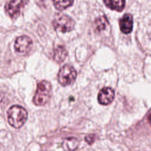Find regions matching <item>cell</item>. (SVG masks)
Instances as JSON below:
<instances>
[{
	"mask_svg": "<svg viewBox=\"0 0 151 151\" xmlns=\"http://www.w3.org/2000/svg\"><path fill=\"white\" fill-rule=\"evenodd\" d=\"M7 116L9 124L14 128L19 129L26 122L28 113L23 107L19 105H14L8 109Z\"/></svg>",
	"mask_w": 151,
	"mask_h": 151,
	"instance_id": "6da1fadb",
	"label": "cell"
},
{
	"mask_svg": "<svg viewBox=\"0 0 151 151\" xmlns=\"http://www.w3.org/2000/svg\"><path fill=\"white\" fill-rule=\"evenodd\" d=\"M51 86L50 83L43 80L38 84L37 91L33 98V103L36 106L45 105L50 99Z\"/></svg>",
	"mask_w": 151,
	"mask_h": 151,
	"instance_id": "7a4b0ae2",
	"label": "cell"
},
{
	"mask_svg": "<svg viewBox=\"0 0 151 151\" xmlns=\"http://www.w3.org/2000/svg\"><path fill=\"white\" fill-rule=\"evenodd\" d=\"M52 24L56 31L67 32L73 29L75 22L71 18L66 15L58 14L54 17Z\"/></svg>",
	"mask_w": 151,
	"mask_h": 151,
	"instance_id": "3957f363",
	"label": "cell"
},
{
	"mask_svg": "<svg viewBox=\"0 0 151 151\" xmlns=\"http://www.w3.org/2000/svg\"><path fill=\"white\" fill-rule=\"evenodd\" d=\"M76 77V70L70 65H65L58 73V80L62 86H66L72 84L75 81Z\"/></svg>",
	"mask_w": 151,
	"mask_h": 151,
	"instance_id": "277c9868",
	"label": "cell"
},
{
	"mask_svg": "<svg viewBox=\"0 0 151 151\" xmlns=\"http://www.w3.org/2000/svg\"><path fill=\"white\" fill-rule=\"evenodd\" d=\"M32 44V40L29 37L22 35L16 39L14 48L17 52L21 54H25L30 50Z\"/></svg>",
	"mask_w": 151,
	"mask_h": 151,
	"instance_id": "5b68a950",
	"label": "cell"
},
{
	"mask_svg": "<svg viewBox=\"0 0 151 151\" xmlns=\"http://www.w3.org/2000/svg\"><path fill=\"white\" fill-rule=\"evenodd\" d=\"M24 0H11L5 5V11L12 18H17L20 14L21 8L24 6Z\"/></svg>",
	"mask_w": 151,
	"mask_h": 151,
	"instance_id": "8992f818",
	"label": "cell"
},
{
	"mask_svg": "<svg viewBox=\"0 0 151 151\" xmlns=\"http://www.w3.org/2000/svg\"><path fill=\"white\" fill-rule=\"evenodd\" d=\"M114 98V91L111 87H103L98 94V101L101 105L110 104Z\"/></svg>",
	"mask_w": 151,
	"mask_h": 151,
	"instance_id": "52a82bcc",
	"label": "cell"
},
{
	"mask_svg": "<svg viewBox=\"0 0 151 151\" xmlns=\"http://www.w3.org/2000/svg\"><path fill=\"white\" fill-rule=\"evenodd\" d=\"M133 17L130 14H126L120 19L119 26L121 31L126 34H129L133 29Z\"/></svg>",
	"mask_w": 151,
	"mask_h": 151,
	"instance_id": "ba28073f",
	"label": "cell"
},
{
	"mask_svg": "<svg viewBox=\"0 0 151 151\" xmlns=\"http://www.w3.org/2000/svg\"><path fill=\"white\" fill-rule=\"evenodd\" d=\"M67 54L68 52L64 46L58 45L54 49L53 59L55 62L61 63L65 60Z\"/></svg>",
	"mask_w": 151,
	"mask_h": 151,
	"instance_id": "9c48e42d",
	"label": "cell"
},
{
	"mask_svg": "<svg viewBox=\"0 0 151 151\" xmlns=\"http://www.w3.org/2000/svg\"><path fill=\"white\" fill-rule=\"evenodd\" d=\"M105 5L111 9L121 12L125 6V0H103Z\"/></svg>",
	"mask_w": 151,
	"mask_h": 151,
	"instance_id": "30bf717a",
	"label": "cell"
},
{
	"mask_svg": "<svg viewBox=\"0 0 151 151\" xmlns=\"http://www.w3.org/2000/svg\"><path fill=\"white\" fill-rule=\"evenodd\" d=\"M78 140L73 137L65 139L63 142V147L65 151H74L78 146Z\"/></svg>",
	"mask_w": 151,
	"mask_h": 151,
	"instance_id": "8fae6325",
	"label": "cell"
},
{
	"mask_svg": "<svg viewBox=\"0 0 151 151\" xmlns=\"http://www.w3.org/2000/svg\"><path fill=\"white\" fill-rule=\"evenodd\" d=\"M74 0H52L55 8L62 11L72 5Z\"/></svg>",
	"mask_w": 151,
	"mask_h": 151,
	"instance_id": "7c38bea8",
	"label": "cell"
},
{
	"mask_svg": "<svg viewBox=\"0 0 151 151\" xmlns=\"http://www.w3.org/2000/svg\"><path fill=\"white\" fill-rule=\"evenodd\" d=\"M108 24V21L106 17L102 16L96 19L94 22L95 28L98 31H101L104 29Z\"/></svg>",
	"mask_w": 151,
	"mask_h": 151,
	"instance_id": "4fadbf2b",
	"label": "cell"
},
{
	"mask_svg": "<svg viewBox=\"0 0 151 151\" xmlns=\"http://www.w3.org/2000/svg\"><path fill=\"white\" fill-rule=\"evenodd\" d=\"M94 139H95V136L94 134H89V135H87L85 137V140L86 142L89 144V145H91L92 144L94 141Z\"/></svg>",
	"mask_w": 151,
	"mask_h": 151,
	"instance_id": "5bb4252c",
	"label": "cell"
},
{
	"mask_svg": "<svg viewBox=\"0 0 151 151\" xmlns=\"http://www.w3.org/2000/svg\"><path fill=\"white\" fill-rule=\"evenodd\" d=\"M148 120H149V123L150 125L151 126V114L149 116V119H148Z\"/></svg>",
	"mask_w": 151,
	"mask_h": 151,
	"instance_id": "9a60e30c",
	"label": "cell"
}]
</instances>
